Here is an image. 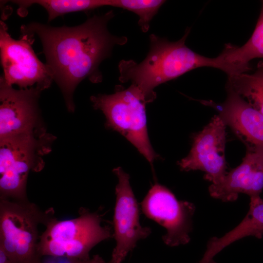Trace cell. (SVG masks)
Masks as SVG:
<instances>
[{"label": "cell", "instance_id": "obj_1", "mask_svg": "<svg viewBox=\"0 0 263 263\" xmlns=\"http://www.w3.org/2000/svg\"><path fill=\"white\" fill-rule=\"evenodd\" d=\"M114 16L110 10L72 27H54L38 22L21 26V35L32 38L37 35L39 38L46 64L70 112L75 109L73 94L77 85L86 78L94 83L101 82V63L111 56L114 46L128 41L127 37L109 32L108 24Z\"/></svg>", "mask_w": 263, "mask_h": 263}, {"label": "cell", "instance_id": "obj_2", "mask_svg": "<svg viewBox=\"0 0 263 263\" xmlns=\"http://www.w3.org/2000/svg\"><path fill=\"white\" fill-rule=\"evenodd\" d=\"M190 31L188 27L182 38L176 41L150 35V49L141 62L137 63L133 60L120 61L119 81H131L149 103L156 97L155 87L193 69L212 67L229 75L231 69L222 52L216 57L210 58L195 52L186 45Z\"/></svg>", "mask_w": 263, "mask_h": 263}, {"label": "cell", "instance_id": "obj_3", "mask_svg": "<svg viewBox=\"0 0 263 263\" xmlns=\"http://www.w3.org/2000/svg\"><path fill=\"white\" fill-rule=\"evenodd\" d=\"M75 218L58 220L51 216L40 235L37 251L44 256L65 258L70 261L90 259V250L97 244L113 236L111 228L101 225L97 212L81 208Z\"/></svg>", "mask_w": 263, "mask_h": 263}, {"label": "cell", "instance_id": "obj_4", "mask_svg": "<svg viewBox=\"0 0 263 263\" xmlns=\"http://www.w3.org/2000/svg\"><path fill=\"white\" fill-rule=\"evenodd\" d=\"M53 139L41 128L0 139V199L28 200L29 172L42 169V156L50 150Z\"/></svg>", "mask_w": 263, "mask_h": 263}, {"label": "cell", "instance_id": "obj_5", "mask_svg": "<svg viewBox=\"0 0 263 263\" xmlns=\"http://www.w3.org/2000/svg\"><path fill=\"white\" fill-rule=\"evenodd\" d=\"M53 211H42L28 200L0 199V248L13 263H41L38 226L44 225Z\"/></svg>", "mask_w": 263, "mask_h": 263}, {"label": "cell", "instance_id": "obj_6", "mask_svg": "<svg viewBox=\"0 0 263 263\" xmlns=\"http://www.w3.org/2000/svg\"><path fill=\"white\" fill-rule=\"evenodd\" d=\"M91 100L93 107L105 114L107 126L123 135L150 163L158 157L148 137L147 103L135 87L116 86L114 93L92 96Z\"/></svg>", "mask_w": 263, "mask_h": 263}, {"label": "cell", "instance_id": "obj_7", "mask_svg": "<svg viewBox=\"0 0 263 263\" xmlns=\"http://www.w3.org/2000/svg\"><path fill=\"white\" fill-rule=\"evenodd\" d=\"M21 36L19 39L13 38L6 24L0 21V57L3 70L0 76L7 84L17 85L19 89L37 87L43 91L54 81L52 73L36 56L32 47L33 38Z\"/></svg>", "mask_w": 263, "mask_h": 263}, {"label": "cell", "instance_id": "obj_8", "mask_svg": "<svg viewBox=\"0 0 263 263\" xmlns=\"http://www.w3.org/2000/svg\"><path fill=\"white\" fill-rule=\"evenodd\" d=\"M142 210L166 230L164 242L170 246L185 244L190 241L194 205L178 201L167 188L155 184L141 203Z\"/></svg>", "mask_w": 263, "mask_h": 263}, {"label": "cell", "instance_id": "obj_9", "mask_svg": "<svg viewBox=\"0 0 263 263\" xmlns=\"http://www.w3.org/2000/svg\"><path fill=\"white\" fill-rule=\"evenodd\" d=\"M113 172L118 180L113 220L116 245L109 263H122L137 242L150 235L151 229L140 225L138 205L130 184L129 175L121 167Z\"/></svg>", "mask_w": 263, "mask_h": 263}, {"label": "cell", "instance_id": "obj_10", "mask_svg": "<svg viewBox=\"0 0 263 263\" xmlns=\"http://www.w3.org/2000/svg\"><path fill=\"white\" fill-rule=\"evenodd\" d=\"M225 124L219 115L196 134L189 153L178 163L182 170H200L211 184L220 183L225 177L226 165L225 157Z\"/></svg>", "mask_w": 263, "mask_h": 263}, {"label": "cell", "instance_id": "obj_11", "mask_svg": "<svg viewBox=\"0 0 263 263\" xmlns=\"http://www.w3.org/2000/svg\"><path fill=\"white\" fill-rule=\"evenodd\" d=\"M37 87L14 89L0 77V139L34 131L38 127Z\"/></svg>", "mask_w": 263, "mask_h": 263}, {"label": "cell", "instance_id": "obj_12", "mask_svg": "<svg viewBox=\"0 0 263 263\" xmlns=\"http://www.w3.org/2000/svg\"><path fill=\"white\" fill-rule=\"evenodd\" d=\"M241 164L227 173L218 184H211L208 191L224 202L236 200L240 193L250 198L260 196L263 189V147L247 146Z\"/></svg>", "mask_w": 263, "mask_h": 263}, {"label": "cell", "instance_id": "obj_13", "mask_svg": "<svg viewBox=\"0 0 263 263\" xmlns=\"http://www.w3.org/2000/svg\"><path fill=\"white\" fill-rule=\"evenodd\" d=\"M226 89L227 97L220 106L219 116L246 146L263 147V115L233 90Z\"/></svg>", "mask_w": 263, "mask_h": 263}, {"label": "cell", "instance_id": "obj_14", "mask_svg": "<svg viewBox=\"0 0 263 263\" xmlns=\"http://www.w3.org/2000/svg\"><path fill=\"white\" fill-rule=\"evenodd\" d=\"M249 210L242 222L223 236L212 237L199 263H216L215 256L224 248L244 237L253 236L261 239L263 235V200L260 196L250 198Z\"/></svg>", "mask_w": 263, "mask_h": 263}, {"label": "cell", "instance_id": "obj_15", "mask_svg": "<svg viewBox=\"0 0 263 263\" xmlns=\"http://www.w3.org/2000/svg\"><path fill=\"white\" fill-rule=\"evenodd\" d=\"M225 49L231 63L243 73L251 70L249 62L252 59L263 58V0L260 16L249 39L241 47L228 44Z\"/></svg>", "mask_w": 263, "mask_h": 263}, {"label": "cell", "instance_id": "obj_16", "mask_svg": "<svg viewBox=\"0 0 263 263\" xmlns=\"http://www.w3.org/2000/svg\"><path fill=\"white\" fill-rule=\"evenodd\" d=\"M230 88L263 115V61L258 63L253 74L242 73L228 77Z\"/></svg>", "mask_w": 263, "mask_h": 263}, {"label": "cell", "instance_id": "obj_17", "mask_svg": "<svg viewBox=\"0 0 263 263\" xmlns=\"http://www.w3.org/2000/svg\"><path fill=\"white\" fill-rule=\"evenodd\" d=\"M165 2L163 0H111V6L136 14L139 18V26L146 33L149 29L151 19Z\"/></svg>", "mask_w": 263, "mask_h": 263}, {"label": "cell", "instance_id": "obj_18", "mask_svg": "<svg viewBox=\"0 0 263 263\" xmlns=\"http://www.w3.org/2000/svg\"><path fill=\"white\" fill-rule=\"evenodd\" d=\"M70 263H107L98 255H94L92 258L86 260H78L70 261Z\"/></svg>", "mask_w": 263, "mask_h": 263}, {"label": "cell", "instance_id": "obj_19", "mask_svg": "<svg viewBox=\"0 0 263 263\" xmlns=\"http://www.w3.org/2000/svg\"><path fill=\"white\" fill-rule=\"evenodd\" d=\"M0 263H13L1 248H0Z\"/></svg>", "mask_w": 263, "mask_h": 263}]
</instances>
